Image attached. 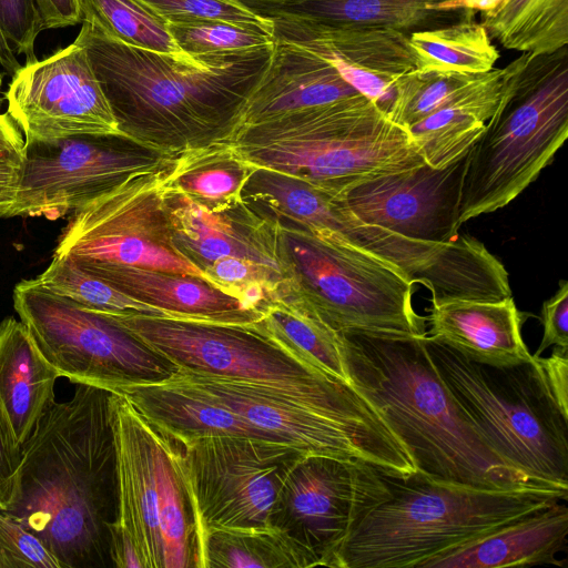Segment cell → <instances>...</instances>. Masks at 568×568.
Instances as JSON below:
<instances>
[{"label": "cell", "mask_w": 568, "mask_h": 568, "mask_svg": "<svg viewBox=\"0 0 568 568\" xmlns=\"http://www.w3.org/2000/svg\"><path fill=\"white\" fill-rule=\"evenodd\" d=\"M75 41L133 144L164 158L225 142L264 75L274 42L184 60L134 48L83 20Z\"/></svg>", "instance_id": "cell-1"}, {"label": "cell", "mask_w": 568, "mask_h": 568, "mask_svg": "<svg viewBox=\"0 0 568 568\" xmlns=\"http://www.w3.org/2000/svg\"><path fill=\"white\" fill-rule=\"evenodd\" d=\"M112 393L77 384L53 400L21 448L6 513L34 534L61 568H109L118 518Z\"/></svg>", "instance_id": "cell-2"}, {"label": "cell", "mask_w": 568, "mask_h": 568, "mask_svg": "<svg viewBox=\"0 0 568 568\" xmlns=\"http://www.w3.org/2000/svg\"><path fill=\"white\" fill-rule=\"evenodd\" d=\"M339 333L351 385L404 442L417 471L480 487L535 485L495 452L460 408L425 345L426 334Z\"/></svg>", "instance_id": "cell-3"}, {"label": "cell", "mask_w": 568, "mask_h": 568, "mask_svg": "<svg viewBox=\"0 0 568 568\" xmlns=\"http://www.w3.org/2000/svg\"><path fill=\"white\" fill-rule=\"evenodd\" d=\"M385 478L389 497L343 542L333 568H419L437 555L568 499L562 489L480 487L419 471Z\"/></svg>", "instance_id": "cell-4"}, {"label": "cell", "mask_w": 568, "mask_h": 568, "mask_svg": "<svg viewBox=\"0 0 568 568\" xmlns=\"http://www.w3.org/2000/svg\"><path fill=\"white\" fill-rule=\"evenodd\" d=\"M222 144L252 168L338 196L362 181L425 163L407 129L363 94L242 128Z\"/></svg>", "instance_id": "cell-5"}, {"label": "cell", "mask_w": 568, "mask_h": 568, "mask_svg": "<svg viewBox=\"0 0 568 568\" xmlns=\"http://www.w3.org/2000/svg\"><path fill=\"white\" fill-rule=\"evenodd\" d=\"M568 136V48L521 53L501 69L499 100L466 154L462 225L523 193Z\"/></svg>", "instance_id": "cell-6"}, {"label": "cell", "mask_w": 568, "mask_h": 568, "mask_svg": "<svg viewBox=\"0 0 568 568\" xmlns=\"http://www.w3.org/2000/svg\"><path fill=\"white\" fill-rule=\"evenodd\" d=\"M100 313L178 369L263 386L334 418L395 433L355 387L287 351L254 323L237 325Z\"/></svg>", "instance_id": "cell-7"}, {"label": "cell", "mask_w": 568, "mask_h": 568, "mask_svg": "<svg viewBox=\"0 0 568 568\" xmlns=\"http://www.w3.org/2000/svg\"><path fill=\"white\" fill-rule=\"evenodd\" d=\"M424 341L460 408L495 452L535 485L568 490V417L537 359L494 366L427 335Z\"/></svg>", "instance_id": "cell-8"}, {"label": "cell", "mask_w": 568, "mask_h": 568, "mask_svg": "<svg viewBox=\"0 0 568 568\" xmlns=\"http://www.w3.org/2000/svg\"><path fill=\"white\" fill-rule=\"evenodd\" d=\"M276 221L291 288L333 329L427 334L426 317L413 307L414 283L398 268L331 235Z\"/></svg>", "instance_id": "cell-9"}, {"label": "cell", "mask_w": 568, "mask_h": 568, "mask_svg": "<svg viewBox=\"0 0 568 568\" xmlns=\"http://www.w3.org/2000/svg\"><path fill=\"white\" fill-rule=\"evenodd\" d=\"M160 434L190 503L195 548L211 529L272 526L278 494L295 464L306 455L286 443L247 436L179 439Z\"/></svg>", "instance_id": "cell-10"}, {"label": "cell", "mask_w": 568, "mask_h": 568, "mask_svg": "<svg viewBox=\"0 0 568 568\" xmlns=\"http://www.w3.org/2000/svg\"><path fill=\"white\" fill-rule=\"evenodd\" d=\"M13 306L47 362L74 384L118 393L178 369L102 313L48 291L36 277L14 286Z\"/></svg>", "instance_id": "cell-11"}, {"label": "cell", "mask_w": 568, "mask_h": 568, "mask_svg": "<svg viewBox=\"0 0 568 568\" xmlns=\"http://www.w3.org/2000/svg\"><path fill=\"white\" fill-rule=\"evenodd\" d=\"M165 169L129 178L74 211L53 254L85 271L128 265L206 281L205 273L174 244L163 202Z\"/></svg>", "instance_id": "cell-12"}, {"label": "cell", "mask_w": 568, "mask_h": 568, "mask_svg": "<svg viewBox=\"0 0 568 568\" xmlns=\"http://www.w3.org/2000/svg\"><path fill=\"white\" fill-rule=\"evenodd\" d=\"M171 161L118 136L26 142L20 186L6 217L57 220L129 178L164 170Z\"/></svg>", "instance_id": "cell-13"}, {"label": "cell", "mask_w": 568, "mask_h": 568, "mask_svg": "<svg viewBox=\"0 0 568 568\" xmlns=\"http://www.w3.org/2000/svg\"><path fill=\"white\" fill-rule=\"evenodd\" d=\"M389 495L385 475L367 463L305 455L278 494L272 526L303 547L316 567H333L343 542Z\"/></svg>", "instance_id": "cell-14"}, {"label": "cell", "mask_w": 568, "mask_h": 568, "mask_svg": "<svg viewBox=\"0 0 568 568\" xmlns=\"http://www.w3.org/2000/svg\"><path fill=\"white\" fill-rule=\"evenodd\" d=\"M11 78L7 113L26 142L83 134L125 139L85 49L75 40L44 60L26 63Z\"/></svg>", "instance_id": "cell-15"}, {"label": "cell", "mask_w": 568, "mask_h": 568, "mask_svg": "<svg viewBox=\"0 0 568 568\" xmlns=\"http://www.w3.org/2000/svg\"><path fill=\"white\" fill-rule=\"evenodd\" d=\"M466 154L445 168L423 163L362 181L341 197L368 224L416 241L450 242L462 226L458 215Z\"/></svg>", "instance_id": "cell-16"}, {"label": "cell", "mask_w": 568, "mask_h": 568, "mask_svg": "<svg viewBox=\"0 0 568 568\" xmlns=\"http://www.w3.org/2000/svg\"><path fill=\"white\" fill-rule=\"evenodd\" d=\"M163 202L175 246L203 272L217 260L236 257L275 268L288 278L277 221L251 203L243 200L206 209L166 186L164 179Z\"/></svg>", "instance_id": "cell-17"}, {"label": "cell", "mask_w": 568, "mask_h": 568, "mask_svg": "<svg viewBox=\"0 0 568 568\" xmlns=\"http://www.w3.org/2000/svg\"><path fill=\"white\" fill-rule=\"evenodd\" d=\"M274 40L302 45L331 61L358 93L388 112L397 78L415 69L408 36L359 26L272 20Z\"/></svg>", "instance_id": "cell-18"}, {"label": "cell", "mask_w": 568, "mask_h": 568, "mask_svg": "<svg viewBox=\"0 0 568 568\" xmlns=\"http://www.w3.org/2000/svg\"><path fill=\"white\" fill-rule=\"evenodd\" d=\"M111 406L118 478L115 525L135 544L143 568H164L155 430L123 394L112 393Z\"/></svg>", "instance_id": "cell-19"}, {"label": "cell", "mask_w": 568, "mask_h": 568, "mask_svg": "<svg viewBox=\"0 0 568 568\" xmlns=\"http://www.w3.org/2000/svg\"><path fill=\"white\" fill-rule=\"evenodd\" d=\"M356 94L361 93L326 58L302 45L274 40L267 69L231 135L248 125Z\"/></svg>", "instance_id": "cell-20"}, {"label": "cell", "mask_w": 568, "mask_h": 568, "mask_svg": "<svg viewBox=\"0 0 568 568\" xmlns=\"http://www.w3.org/2000/svg\"><path fill=\"white\" fill-rule=\"evenodd\" d=\"M87 272L179 320L248 325L262 317L261 311L197 276L128 265H101Z\"/></svg>", "instance_id": "cell-21"}, {"label": "cell", "mask_w": 568, "mask_h": 568, "mask_svg": "<svg viewBox=\"0 0 568 568\" xmlns=\"http://www.w3.org/2000/svg\"><path fill=\"white\" fill-rule=\"evenodd\" d=\"M426 334L464 356L494 366L529 362L521 326L525 314L513 296L497 302L454 300L433 304Z\"/></svg>", "instance_id": "cell-22"}, {"label": "cell", "mask_w": 568, "mask_h": 568, "mask_svg": "<svg viewBox=\"0 0 568 568\" xmlns=\"http://www.w3.org/2000/svg\"><path fill=\"white\" fill-rule=\"evenodd\" d=\"M568 507L558 501L437 555L419 568H505L556 565L566 548Z\"/></svg>", "instance_id": "cell-23"}, {"label": "cell", "mask_w": 568, "mask_h": 568, "mask_svg": "<svg viewBox=\"0 0 568 568\" xmlns=\"http://www.w3.org/2000/svg\"><path fill=\"white\" fill-rule=\"evenodd\" d=\"M59 377L26 325L6 317L0 323V420L18 452L54 400Z\"/></svg>", "instance_id": "cell-24"}, {"label": "cell", "mask_w": 568, "mask_h": 568, "mask_svg": "<svg viewBox=\"0 0 568 568\" xmlns=\"http://www.w3.org/2000/svg\"><path fill=\"white\" fill-rule=\"evenodd\" d=\"M118 393L126 396L153 428L169 437L190 439L236 435L282 442L258 429L225 405L171 378L126 385Z\"/></svg>", "instance_id": "cell-25"}, {"label": "cell", "mask_w": 568, "mask_h": 568, "mask_svg": "<svg viewBox=\"0 0 568 568\" xmlns=\"http://www.w3.org/2000/svg\"><path fill=\"white\" fill-rule=\"evenodd\" d=\"M447 0H274L253 13L266 20L324 26H359L412 32L445 26L475 14L439 11Z\"/></svg>", "instance_id": "cell-26"}, {"label": "cell", "mask_w": 568, "mask_h": 568, "mask_svg": "<svg viewBox=\"0 0 568 568\" xmlns=\"http://www.w3.org/2000/svg\"><path fill=\"white\" fill-rule=\"evenodd\" d=\"M500 84L501 69H493L407 129L426 164L445 168L468 152L496 109Z\"/></svg>", "instance_id": "cell-27"}, {"label": "cell", "mask_w": 568, "mask_h": 568, "mask_svg": "<svg viewBox=\"0 0 568 568\" xmlns=\"http://www.w3.org/2000/svg\"><path fill=\"white\" fill-rule=\"evenodd\" d=\"M254 325L287 351L351 385L339 332L288 285L267 302Z\"/></svg>", "instance_id": "cell-28"}, {"label": "cell", "mask_w": 568, "mask_h": 568, "mask_svg": "<svg viewBox=\"0 0 568 568\" xmlns=\"http://www.w3.org/2000/svg\"><path fill=\"white\" fill-rule=\"evenodd\" d=\"M310 568L311 555L277 527L206 531L195 548V568Z\"/></svg>", "instance_id": "cell-29"}, {"label": "cell", "mask_w": 568, "mask_h": 568, "mask_svg": "<svg viewBox=\"0 0 568 568\" xmlns=\"http://www.w3.org/2000/svg\"><path fill=\"white\" fill-rule=\"evenodd\" d=\"M252 171L229 145L215 143L173 158L163 179L166 186L214 210L244 200L243 191Z\"/></svg>", "instance_id": "cell-30"}, {"label": "cell", "mask_w": 568, "mask_h": 568, "mask_svg": "<svg viewBox=\"0 0 568 568\" xmlns=\"http://www.w3.org/2000/svg\"><path fill=\"white\" fill-rule=\"evenodd\" d=\"M465 17L437 28L412 32L415 69L444 74L478 75L491 71L499 52L486 28Z\"/></svg>", "instance_id": "cell-31"}, {"label": "cell", "mask_w": 568, "mask_h": 568, "mask_svg": "<svg viewBox=\"0 0 568 568\" xmlns=\"http://www.w3.org/2000/svg\"><path fill=\"white\" fill-rule=\"evenodd\" d=\"M480 23L506 49L551 53L568 44V0H506Z\"/></svg>", "instance_id": "cell-32"}, {"label": "cell", "mask_w": 568, "mask_h": 568, "mask_svg": "<svg viewBox=\"0 0 568 568\" xmlns=\"http://www.w3.org/2000/svg\"><path fill=\"white\" fill-rule=\"evenodd\" d=\"M154 430L158 511L164 568H195V530L190 503L168 443Z\"/></svg>", "instance_id": "cell-33"}, {"label": "cell", "mask_w": 568, "mask_h": 568, "mask_svg": "<svg viewBox=\"0 0 568 568\" xmlns=\"http://www.w3.org/2000/svg\"><path fill=\"white\" fill-rule=\"evenodd\" d=\"M83 20L120 42L144 50L195 60L172 38L168 22L140 0H82Z\"/></svg>", "instance_id": "cell-34"}, {"label": "cell", "mask_w": 568, "mask_h": 568, "mask_svg": "<svg viewBox=\"0 0 568 568\" xmlns=\"http://www.w3.org/2000/svg\"><path fill=\"white\" fill-rule=\"evenodd\" d=\"M36 280L48 291L89 310L114 314H142L175 318L170 313L140 302L82 270L67 257L53 254Z\"/></svg>", "instance_id": "cell-35"}, {"label": "cell", "mask_w": 568, "mask_h": 568, "mask_svg": "<svg viewBox=\"0 0 568 568\" xmlns=\"http://www.w3.org/2000/svg\"><path fill=\"white\" fill-rule=\"evenodd\" d=\"M479 75L481 74H444L413 69L397 78L395 98L387 115L393 122L408 129L436 111Z\"/></svg>", "instance_id": "cell-36"}, {"label": "cell", "mask_w": 568, "mask_h": 568, "mask_svg": "<svg viewBox=\"0 0 568 568\" xmlns=\"http://www.w3.org/2000/svg\"><path fill=\"white\" fill-rule=\"evenodd\" d=\"M179 48L187 55L248 50L274 42L273 28L221 20L168 22Z\"/></svg>", "instance_id": "cell-37"}, {"label": "cell", "mask_w": 568, "mask_h": 568, "mask_svg": "<svg viewBox=\"0 0 568 568\" xmlns=\"http://www.w3.org/2000/svg\"><path fill=\"white\" fill-rule=\"evenodd\" d=\"M61 568L53 552L22 521L0 510V568Z\"/></svg>", "instance_id": "cell-38"}, {"label": "cell", "mask_w": 568, "mask_h": 568, "mask_svg": "<svg viewBox=\"0 0 568 568\" xmlns=\"http://www.w3.org/2000/svg\"><path fill=\"white\" fill-rule=\"evenodd\" d=\"M166 22L221 20L273 28L270 20L229 0H140Z\"/></svg>", "instance_id": "cell-39"}, {"label": "cell", "mask_w": 568, "mask_h": 568, "mask_svg": "<svg viewBox=\"0 0 568 568\" xmlns=\"http://www.w3.org/2000/svg\"><path fill=\"white\" fill-rule=\"evenodd\" d=\"M43 30L36 0H0V31L13 53L26 63L37 61L34 44Z\"/></svg>", "instance_id": "cell-40"}, {"label": "cell", "mask_w": 568, "mask_h": 568, "mask_svg": "<svg viewBox=\"0 0 568 568\" xmlns=\"http://www.w3.org/2000/svg\"><path fill=\"white\" fill-rule=\"evenodd\" d=\"M26 140L8 113H0V216L17 199L24 164Z\"/></svg>", "instance_id": "cell-41"}, {"label": "cell", "mask_w": 568, "mask_h": 568, "mask_svg": "<svg viewBox=\"0 0 568 568\" xmlns=\"http://www.w3.org/2000/svg\"><path fill=\"white\" fill-rule=\"evenodd\" d=\"M544 335L532 355L539 357L548 347L568 349V282L560 281L557 292L542 304Z\"/></svg>", "instance_id": "cell-42"}, {"label": "cell", "mask_w": 568, "mask_h": 568, "mask_svg": "<svg viewBox=\"0 0 568 568\" xmlns=\"http://www.w3.org/2000/svg\"><path fill=\"white\" fill-rule=\"evenodd\" d=\"M560 410L568 417V349L555 347L549 357H535Z\"/></svg>", "instance_id": "cell-43"}, {"label": "cell", "mask_w": 568, "mask_h": 568, "mask_svg": "<svg viewBox=\"0 0 568 568\" xmlns=\"http://www.w3.org/2000/svg\"><path fill=\"white\" fill-rule=\"evenodd\" d=\"M43 30L75 26L83 21L82 0H36Z\"/></svg>", "instance_id": "cell-44"}, {"label": "cell", "mask_w": 568, "mask_h": 568, "mask_svg": "<svg viewBox=\"0 0 568 568\" xmlns=\"http://www.w3.org/2000/svg\"><path fill=\"white\" fill-rule=\"evenodd\" d=\"M20 455L21 453L10 443L0 420V510L2 511L8 508L12 497Z\"/></svg>", "instance_id": "cell-45"}, {"label": "cell", "mask_w": 568, "mask_h": 568, "mask_svg": "<svg viewBox=\"0 0 568 568\" xmlns=\"http://www.w3.org/2000/svg\"><path fill=\"white\" fill-rule=\"evenodd\" d=\"M506 0H447L436 4L439 11H468L476 16L496 11Z\"/></svg>", "instance_id": "cell-46"}, {"label": "cell", "mask_w": 568, "mask_h": 568, "mask_svg": "<svg viewBox=\"0 0 568 568\" xmlns=\"http://www.w3.org/2000/svg\"><path fill=\"white\" fill-rule=\"evenodd\" d=\"M0 65L2 69L13 77L18 70L22 67L17 55L13 53L11 48L9 47L7 40L2 36L0 31Z\"/></svg>", "instance_id": "cell-47"}, {"label": "cell", "mask_w": 568, "mask_h": 568, "mask_svg": "<svg viewBox=\"0 0 568 568\" xmlns=\"http://www.w3.org/2000/svg\"><path fill=\"white\" fill-rule=\"evenodd\" d=\"M229 1L247 9L248 11H251L253 13V10L255 8H257L258 6H262L266 2L274 1V0H229Z\"/></svg>", "instance_id": "cell-48"}, {"label": "cell", "mask_w": 568, "mask_h": 568, "mask_svg": "<svg viewBox=\"0 0 568 568\" xmlns=\"http://www.w3.org/2000/svg\"><path fill=\"white\" fill-rule=\"evenodd\" d=\"M1 88H2V74L0 73V91H1Z\"/></svg>", "instance_id": "cell-49"}]
</instances>
